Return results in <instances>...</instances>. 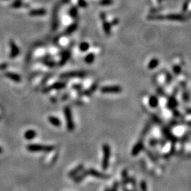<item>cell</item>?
Listing matches in <instances>:
<instances>
[{
    "label": "cell",
    "instance_id": "6da1fadb",
    "mask_svg": "<svg viewBox=\"0 0 191 191\" xmlns=\"http://www.w3.org/2000/svg\"><path fill=\"white\" fill-rule=\"evenodd\" d=\"M29 152H50L54 150L55 147L53 145H29L26 147Z\"/></svg>",
    "mask_w": 191,
    "mask_h": 191
},
{
    "label": "cell",
    "instance_id": "7a4b0ae2",
    "mask_svg": "<svg viewBox=\"0 0 191 191\" xmlns=\"http://www.w3.org/2000/svg\"><path fill=\"white\" fill-rule=\"evenodd\" d=\"M64 114H65L67 130H68L69 131L72 132L74 130L75 126H74V120H73V116L70 108L69 106H65V108H64Z\"/></svg>",
    "mask_w": 191,
    "mask_h": 191
},
{
    "label": "cell",
    "instance_id": "3957f363",
    "mask_svg": "<svg viewBox=\"0 0 191 191\" xmlns=\"http://www.w3.org/2000/svg\"><path fill=\"white\" fill-rule=\"evenodd\" d=\"M103 157L102 161V168L105 171L108 169L109 166V161L110 157V147L108 144H104L103 145Z\"/></svg>",
    "mask_w": 191,
    "mask_h": 191
},
{
    "label": "cell",
    "instance_id": "277c9868",
    "mask_svg": "<svg viewBox=\"0 0 191 191\" xmlns=\"http://www.w3.org/2000/svg\"><path fill=\"white\" fill-rule=\"evenodd\" d=\"M86 175L88 176H91L93 177H95V178H100V179H108L110 176L108 174H105V173H101V172L97 171V170L94 169V168H88V169L86 170Z\"/></svg>",
    "mask_w": 191,
    "mask_h": 191
},
{
    "label": "cell",
    "instance_id": "5b68a950",
    "mask_svg": "<svg viewBox=\"0 0 191 191\" xmlns=\"http://www.w3.org/2000/svg\"><path fill=\"white\" fill-rule=\"evenodd\" d=\"M123 91V88L120 86H107L100 88L102 93H120Z\"/></svg>",
    "mask_w": 191,
    "mask_h": 191
},
{
    "label": "cell",
    "instance_id": "8992f818",
    "mask_svg": "<svg viewBox=\"0 0 191 191\" xmlns=\"http://www.w3.org/2000/svg\"><path fill=\"white\" fill-rule=\"evenodd\" d=\"M86 76V74L83 72H76V71H74V72H65L62 74L60 76V78L62 79H67V78H83Z\"/></svg>",
    "mask_w": 191,
    "mask_h": 191
},
{
    "label": "cell",
    "instance_id": "52a82bcc",
    "mask_svg": "<svg viewBox=\"0 0 191 191\" xmlns=\"http://www.w3.org/2000/svg\"><path fill=\"white\" fill-rule=\"evenodd\" d=\"M66 87V83L65 82H56L55 84H52L51 86H48V87L45 88L43 90V93H48L51 90H59L65 88Z\"/></svg>",
    "mask_w": 191,
    "mask_h": 191
},
{
    "label": "cell",
    "instance_id": "ba28073f",
    "mask_svg": "<svg viewBox=\"0 0 191 191\" xmlns=\"http://www.w3.org/2000/svg\"><path fill=\"white\" fill-rule=\"evenodd\" d=\"M144 149V143L143 140H140L139 141L135 144V145L134 146L133 149H132V156L133 157H136L140 154V152H142Z\"/></svg>",
    "mask_w": 191,
    "mask_h": 191
},
{
    "label": "cell",
    "instance_id": "9c48e42d",
    "mask_svg": "<svg viewBox=\"0 0 191 191\" xmlns=\"http://www.w3.org/2000/svg\"><path fill=\"white\" fill-rule=\"evenodd\" d=\"M164 19L168 21H185L186 19L182 14H171L164 16Z\"/></svg>",
    "mask_w": 191,
    "mask_h": 191
},
{
    "label": "cell",
    "instance_id": "30bf717a",
    "mask_svg": "<svg viewBox=\"0 0 191 191\" xmlns=\"http://www.w3.org/2000/svg\"><path fill=\"white\" fill-rule=\"evenodd\" d=\"M162 133L164 134V136L166 137V139L172 142V144H176V142L178 141V138H177L175 135H173V133H172L168 128H163Z\"/></svg>",
    "mask_w": 191,
    "mask_h": 191
},
{
    "label": "cell",
    "instance_id": "8fae6325",
    "mask_svg": "<svg viewBox=\"0 0 191 191\" xmlns=\"http://www.w3.org/2000/svg\"><path fill=\"white\" fill-rule=\"evenodd\" d=\"M176 91H175V93H173L171 96L169 97L167 103V107L171 110H173V109L176 108V107L178 105V102H177L176 98Z\"/></svg>",
    "mask_w": 191,
    "mask_h": 191
},
{
    "label": "cell",
    "instance_id": "7c38bea8",
    "mask_svg": "<svg viewBox=\"0 0 191 191\" xmlns=\"http://www.w3.org/2000/svg\"><path fill=\"white\" fill-rule=\"evenodd\" d=\"M10 47H11V53H10V57L11 58H14L17 57L19 54V49L16 44L13 41H10L9 42Z\"/></svg>",
    "mask_w": 191,
    "mask_h": 191
},
{
    "label": "cell",
    "instance_id": "4fadbf2b",
    "mask_svg": "<svg viewBox=\"0 0 191 191\" xmlns=\"http://www.w3.org/2000/svg\"><path fill=\"white\" fill-rule=\"evenodd\" d=\"M83 170H84V165L83 164L78 165V166L74 168V169L72 170L71 171H69V173H68V176L69 178H74V177H75L76 175L79 174V173H80L81 171H83Z\"/></svg>",
    "mask_w": 191,
    "mask_h": 191
},
{
    "label": "cell",
    "instance_id": "5bb4252c",
    "mask_svg": "<svg viewBox=\"0 0 191 191\" xmlns=\"http://www.w3.org/2000/svg\"><path fill=\"white\" fill-rule=\"evenodd\" d=\"M57 11H58V6H56L53 12V24H52V28H53V31H56L57 27L59 25V21L58 17H57Z\"/></svg>",
    "mask_w": 191,
    "mask_h": 191
},
{
    "label": "cell",
    "instance_id": "9a60e30c",
    "mask_svg": "<svg viewBox=\"0 0 191 191\" xmlns=\"http://www.w3.org/2000/svg\"><path fill=\"white\" fill-rule=\"evenodd\" d=\"M70 57H71V53L69 50H67V51L64 52L62 55V57L61 59H60V63H59V65L60 66L65 65L66 62L69 60Z\"/></svg>",
    "mask_w": 191,
    "mask_h": 191
},
{
    "label": "cell",
    "instance_id": "2e32d148",
    "mask_svg": "<svg viewBox=\"0 0 191 191\" xmlns=\"http://www.w3.org/2000/svg\"><path fill=\"white\" fill-rule=\"evenodd\" d=\"M121 176H122V180H121V184H122L123 187L126 186V185H128L130 181V177L128 176V171L127 169L123 170L122 173H121Z\"/></svg>",
    "mask_w": 191,
    "mask_h": 191
},
{
    "label": "cell",
    "instance_id": "e0dca14e",
    "mask_svg": "<svg viewBox=\"0 0 191 191\" xmlns=\"http://www.w3.org/2000/svg\"><path fill=\"white\" fill-rule=\"evenodd\" d=\"M5 76H6V77H8L9 79H11V80H13L14 81H15V82H20L21 80V76L19 75V74H15V73H13V72H6V74H5Z\"/></svg>",
    "mask_w": 191,
    "mask_h": 191
},
{
    "label": "cell",
    "instance_id": "ac0fdd59",
    "mask_svg": "<svg viewBox=\"0 0 191 191\" xmlns=\"http://www.w3.org/2000/svg\"><path fill=\"white\" fill-rule=\"evenodd\" d=\"M97 88H98V84H97V83H94L91 87L88 88V89L85 90L84 91H82V93H81L80 94L83 96H90L97 89Z\"/></svg>",
    "mask_w": 191,
    "mask_h": 191
},
{
    "label": "cell",
    "instance_id": "d6986e66",
    "mask_svg": "<svg viewBox=\"0 0 191 191\" xmlns=\"http://www.w3.org/2000/svg\"><path fill=\"white\" fill-rule=\"evenodd\" d=\"M46 14V10L43 9H39L31 10L29 12V15L32 16H44Z\"/></svg>",
    "mask_w": 191,
    "mask_h": 191
},
{
    "label": "cell",
    "instance_id": "ffe728a7",
    "mask_svg": "<svg viewBox=\"0 0 191 191\" xmlns=\"http://www.w3.org/2000/svg\"><path fill=\"white\" fill-rule=\"evenodd\" d=\"M149 106L155 108L159 105V99L155 96H151L149 98Z\"/></svg>",
    "mask_w": 191,
    "mask_h": 191
},
{
    "label": "cell",
    "instance_id": "44dd1931",
    "mask_svg": "<svg viewBox=\"0 0 191 191\" xmlns=\"http://www.w3.org/2000/svg\"><path fill=\"white\" fill-rule=\"evenodd\" d=\"M36 132L33 130H29L24 134V138L27 140H31L36 137Z\"/></svg>",
    "mask_w": 191,
    "mask_h": 191
},
{
    "label": "cell",
    "instance_id": "7402d4cb",
    "mask_svg": "<svg viewBox=\"0 0 191 191\" xmlns=\"http://www.w3.org/2000/svg\"><path fill=\"white\" fill-rule=\"evenodd\" d=\"M48 121L51 123L55 127H60V125H61V122H60V119L57 118V117H55V116H50L48 117Z\"/></svg>",
    "mask_w": 191,
    "mask_h": 191
},
{
    "label": "cell",
    "instance_id": "603a6c76",
    "mask_svg": "<svg viewBox=\"0 0 191 191\" xmlns=\"http://www.w3.org/2000/svg\"><path fill=\"white\" fill-rule=\"evenodd\" d=\"M102 21H103V29L104 33H105L107 36H110L111 25L106 20H105V19H104V20H102Z\"/></svg>",
    "mask_w": 191,
    "mask_h": 191
},
{
    "label": "cell",
    "instance_id": "cb8c5ba5",
    "mask_svg": "<svg viewBox=\"0 0 191 191\" xmlns=\"http://www.w3.org/2000/svg\"><path fill=\"white\" fill-rule=\"evenodd\" d=\"M77 27H78V25L76 23L72 24L71 25H69V26L67 28V29H66V31H65V34L66 35L72 34V33H74V31L76 30Z\"/></svg>",
    "mask_w": 191,
    "mask_h": 191
},
{
    "label": "cell",
    "instance_id": "d4e9b609",
    "mask_svg": "<svg viewBox=\"0 0 191 191\" xmlns=\"http://www.w3.org/2000/svg\"><path fill=\"white\" fill-rule=\"evenodd\" d=\"M159 65V60L157 58H154L149 61L148 64V68L149 69H154Z\"/></svg>",
    "mask_w": 191,
    "mask_h": 191
},
{
    "label": "cell",
    "instance_id": "484cf974",
    "mask_svg": "<svg viewBox=\"0 0 191 191\" xmlns=\"http://www.w3.org/2000/svg\"><path fill=\"white\" fill-rule=\"evenodd\" d=\"M95 60V55L93 53H88L86 55L84 58V61L87 64H91Z\"/></svg>",
    "mask_w": 191,
    "mask_h": 191
},
{
    "label": "cell",
    "instance_id": "4316f807",
    "mask_svg": "<svg viewBox=\"0 0 191 191\" xmlns=\"http://www.w3.org/2000/svg\"><path fill=\"white\" fill-rule=\"evenodd\" d=\"M89 48L90 45L88 44L87 42H83L79 45V50H80L81 52H86L89 49Z\"/></svg>",
    "mask_w": 191,
    "mask_h": 191
},
{
    "label": "cell",
    "instance_id": "83f0119b",
    "mask_svg": "<svg viewBox=\"0 0 191 191\" xmlns=\"http://www.w3.org/2000/svg\"><path fill=\"white\" fill-rule=\"evenodd\" d=\"M146 152H147V157H148L149 159H151V161H152L154 163H157V158L155 157V156H154V154H153L152 153L150 152V151L148 150V149H147V150H146Z\"/></svg>",
    "mask_w": 191,
    "mask_h": 191
},
{
    "label": "cell",
    "instance_id": "f1b7e54d",
    "mask_svg": "<svg viewBox=\"0 0 191 191\" xmlns=\"http://www.w3.org/2000/svg\"><path fill=\"white\" fill-rule=\"evenodd\" d=\"M140 190H141V191H148V189H147V182L145 181V180H142V181L140 182Z\"/></svg>",
    "mask_w": 191,
    "mask_h": 191
},
{
    "label": "cell",
    "instance_id": "f546056e",
    "mask_svg": "<svg viewBox=\"0 0 191 191\" xmlns=\"http://www.w3.org/2000/svg\"><path fill=\"white\" fill-rule=\"evenodd\" d=\"M151 129V124L150 123H147V125H146V126L145 127V128H144L143 131H142V135H146L148 134V133L149 132V130Z\"/></svg>",
    "mask_w": 191,
    "mask_h": 191
},
{
    "label": "cell",
    "instance_id": "4dcf8cb0",
    "mask_svg": "<svg viewBox=\"0 0 191 191\" xmlns=\"http://www.w3.org/2000/svg\"><path fill=\"white\" fill-rule=\"evenodd\" d=\"M119 185H120L119 182L115 181L113 184L112 187L110 189V191H118Z\"/></svg>",
    "mask_w": 191,
    "mask_h": 191
},
{
    "label": "cell",
    "instance_id": "1f68e13d",
    "mask_svg": "<svg viewBox=\"0 0 191 191\" xmlns=\"http://www.w3.org/2000/svg\"><path fill=\"white\" fill-rule=\"evenodd\" d=\"M173 71L176 74H180V72H181L182 69L179 65H175L174 67H173Z\"/></svg>",
    "mask_w": 191,
    "mask_h": 191
},
{
    "label": "cell",
    "instance_id": "d6a6232c",
    "mask_svg": "<svg viewBox=\"0 0 191 191\" xmlns=\"http://www.w3.org/2000/svg\"><path fill=\"white\" fill-rule=\"evenodd\" d=\"M69 14L72 17H75L77 15V9L76 7H72L69 11Z\"/></svg>",
    "mask_w": 191,
    "mask_h": 191
},
{
    "label": "cell",
    "instance_id": "836d02e7",
    "mask_svg": "<svg viewBox=\"0 0 191 191\" xmlns=\"http://www.w3.org/2000/svg\"><path fill=\"white\" fill-rule=\"evenodd\" d=\"M100 4L103 6H108V5H110L113 4L112 0H101L100 1Z\"/></svg>",
    "mask_w": 191,
    "mask_h": 191
},
{
    "label": "cell",
    "instance_id": "e575fe53",
    "mask_svg": "<svg viewBox=\"0 0 191 191\" xmlns=\"http://www.w3.org/2000/svg\"><path fill=\"white\" fill-rule=\"evenodd\" d=\"M129 183H131V185H133V187H134V188L135 189L137 188V181H136V179H135L134 177H130Z\"/></svg>",
    "mask_w": 191,
    "mask_h": 191
},
{
    "label": "cell",
    "instance_id": "d590c367",
    "mask_svg": "<svg viewBox=\"0 0 191 191\" xmlns=\"http://www.w3.org/2000/svg\"><path fill=\"white\" fill-rule=\"evenodd\" d=\"M45 65L48 66L50 67H53L55 66V62L53 61H51V60H48V61H45L44 62Z\"/></svg>",
    "mask_w": 191,
    "mask_h": 191
},
{
    "label": "cell",
    "instance_id": "8d00e7d4",
    "mask_svg": "<svg viewBox=\"0 0 191 191\" xmlns=\"http://www.w3.org/2000/svg\"><path fill=\"white\" fill-rule=\"evenodd\" d=\"M159 142L157 140H156V139H152V140H149V145L152 146V147H154L155 145H157V144H159Z\"/></svg>",
    "mask_w": 191,
    "mask_h": 191
},
{
    "label": "cell",
    "instance_id": "74e56055",
    "mask_svg": "<svg viewBox=\"0 0 191 191\" xmlns=\"http://www.w3.org/2000/svg\"><path fill=\"white\" fill-rule=\"evenodd\" d=\"M78 4H79V6H80V7H82V8H85L86 6H87L85 0H79V1H78Z\"/></svg>",
    "mask_w": 191,
    "mask_h": 191
},
{
    "label": "cell",
    "instance_id": "f35d334b",
    "mask_svg": "<svg viewBox=\"0 0 191 191\" xmlns=\"http://www.w3.org/2000/svg\"><path fill=\"white\" fill-rule=\"evenodd\" d=\"M166 83H167V84H170V83L171 82V81H172V76H171V74H169V73L166 74Z\"/></svg>",
    "mask_w": 191,
    "mask_h": 191
},
{
    "label": "cell",
    "instance_id": "ab89813d",
    "mask_svg": "<svg viewBox=\"0 0 191 191\" xmlns=\"http://www.w3.org/2000/svg\"><path fill=\"white\" fill-rule=\"evenodd\" d=\"M72 88L76 90H80L81 88H82V86H81V84H74L72 86Z\"/></svg>",
    "mask_w": 191,
    "mask_h": 191
},
{
    "label": "cell",
    "instance_id": "60d3db41",
    "mask_svg": "<svg viewBox=\"0 0 191 191\" xmlns=\"http://www.w3.org/2000/svg\"><path fill=\"white\" fill-rule=\"evenodd\" d=\"M153 118H154V121H155L156 123H161V120L159 119V118L157 117V116H156V115H153Z\"/></svg>",
    "mask_w": 191,
    "mask_h": 191
},
{
    "label": "cell",
    "instance_id": "b9f144b4",
    "mask_svg": "<svg viewBox=\"0 0 191 191\" xmlns=\"http://www.w3.org/2000/svg\"><path fill=\"white\" fill-rule=\"evenodd\" d=\"M189 4V1H186V4H185L183 5V10L184 11H186L187 10V4Z\"/></svg>",
    "mask_w": 191,
    "mask_h": 191
},
{
    "label": "cell",
    "instance_id": "7bdbcfd3",
    "mask_svg": "<svg viewBox=\"0 0 191 191\" xmlns=\"http://www.w3.org/2000/svg\"><path fill=\"white\" fill-rule=\"evenodd\" d=\"M100 19H102V20H104V19H105V13H103V12H102V13H100Z\"/></svg>",
    "mask_w": 191,
    "mask_h": 191
},
{
    "label": "cell",
    "instance_id": "ee69618b",
    "mask_svg": "<svg viewBox=\"0 0 191 191\" xmlns=\"http://www.w3.org/2000/svg\"><path fill=\"white\" fill-rule=\"evenodd\" d=\"M123 191H136L135 190H130V189L128 188V187H126V186H123Z\"/></svg>",
    "mask_w": 191,
    "mask_h": 191
},
{
    "label": "cell",
    "instance_id": "f6af8a7d",
    "mask_svg": "<svg viewBox=\"0 0 191 191\" xmlns=\"http://www.w3.org/2000/svg\"><path fill=\"white\" fill-rule=\"evenodd\" d=\"M111 24H112L113 25H116V24H118V19H114Z\"/></svg>",
    "mask_w": 191,
    "mask_h": 191
},
{
    "label": "cell",
    "instance_id": "bcb514c9",
    "mask_svg": "<svg viewBox=\"0 0 191 191\" xmlns=\"http://www.w3.org/2000/svg\"><path fill=\"white\" fill-rule=\"evenodd\" d=\"M104 191H110V188H109L108 187H105V190H104Z\"/></svg>",
    "mask_w": 191,
    "mask_h": 191
},
{
    "label": "cell",
    "instance_id": "7dc6e473",
    "mask_svg": "<svg viewBox=\"0 0 191 191\" xmlns=\"http://www.w3.org/2000/svg\"><path fill=\"white\" fill-rule=\"evenodd\" d=\"M1 152H2V149H1V147H0V154H1Z\"/></svg>",
    "mask_w": 191,
    "mask_h": 191
}]
</instances>
